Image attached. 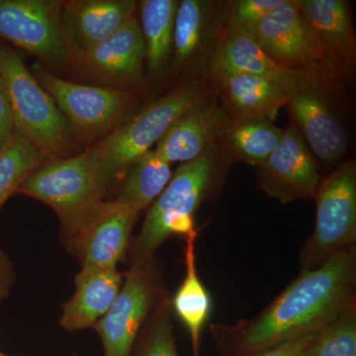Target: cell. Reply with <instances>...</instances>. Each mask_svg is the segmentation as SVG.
Instances as JSON below:
<instances>
[{"instance_id":"22","label":"cell","mask_w":356,"mask_h":356,"mask_svg":"<svg viewBox=\"0 0 356 356\" xmlns=\"http://www.w3.org/2000/svg\"><path fill=\"white\" fill-rule=\"evenodd\" d=\"M197 235L184 238L185 277L172 302V311L191 334L194 356L200 350L201 336L210 317L211 297L198 275L195 243Z\"/></svg>"},{"instance_id":"16","label":"cell","mask_w":356,"mask_h":356,"mask_svg":"<svg viewBox=\"0 0 356 356\" xmlns=\"http://www.w3.org/2000/svg\"><path fill=\"white\" fill-rule=\"evenodd\" d=\"M232 118L214 99H207L180 115L156 144L168 163H188L216 146Z\"/></svg>"},{"instance_id":"13","label":"cell","mask_w":356,"mask_h":356,"mask_svg":"<svg viewBox=\"0 0 356 356\" xmlns=\"http://www.w3.org/2000/svg\"><path fill=\"white\" fill-rule=\"evenodd\" d=\"M257 168V186L282 204L315 197L321 175L301 134L293 124L280 144Z\"/></svg>"},{"instance_id":"31","label":"cell","mask_w":356,"mask_h":356,"mask_svg":"<svg viewBox=\"0 0 356 356\" xmlns=\"http://www.w3.org/2000/svg\"><path fill=\"white\" fill-rule=\"evenodd\" d=\"M316 332L305 334V336L297 337V339H292V341H287V343L280 344V346H275V348H269V350L261 351V353L240 356H304Z\"/></svg>"},{"instance_id":"8","label":"cell","mask_w":356,"mask_h":356,"mask_svg":"<svg viewBox=\"0 0 356 356\" xmlns=\"http://www.w3.org/2000/svg\"><path fill=\"white\" fill-rule=\"evenodd\" d=\"M315 228L301 255L302 271L324 264L356 240V165L350 161L321 180L315 197Z\"/></svg>"},{"instance_id":"11","label":"cell","mask_w":356,"mask_h":356,"mask_svg":"<svg viewBox=\"0 0 356 356\" xmlns=\"http://www.w3.org/2000/svg\"><path fill=\"white\" fill-rule=\"evenodd\" d=\"M139 215L117 201H102L60 231V240L81 266L117 268L127 254Z\"/></svg>"},{"instance_id":"17","label":"cell","mask_w":356,"mask_h":356,"mask_svg":"<svg viewBox=\"0 0 356 356\" xmlns=\"http://www.w3.org/2000/svg\"><path fill=\"white\" fill-rule=\"evenodd\" d=\"M222 7L220 2L209 0L179 1L172 47L177 72L210 60L224 26L226 10Z\"/></svg>"},{"instance_id":"25","label":"cell","mask_w":356,"mask_h":356,"mask_svg":"<svg viewBox=\"0 0 356 356\" xmlns=\"http://www.w3.org/2000/svg\"><path fill=\"white\" fill-rule=\"evenodd\" d=\"M172 175L170 163L154 149L147 151L134 161L122 177L115 201L140 213L165 191Z\"/></svg>"},{"instance_id":"27","label":"cell","mask_w":356,"mask_h":356,"mask_svg":"<svg viewBox=\"0 0 356 356\" xmlns=\"http://www.w3.org/2000/svg\"><path fill=\"white\" fill-rule=\"evenodd\" d=\"M304 356H356V304L316 332Z\"/></svg>"},{"instance_id":"3","label":"cell","mask_w":356,"mask_h":356,"mask_svg":"<svg viewBox=\"0 0 356 356\" xmlns=\"http://www.w3.org/2000/svg\"><path fill=\"white\" fill-rule=\"evenodd\" d=\"M0 74L15 133L31 143L46 161L67 158L77 140L70 122L26 67L23 54L3 41H0Z\"/></svg>"},{"instance_id":"19","label":"cell","mask_w":356,"mask_h":356,"mask_svg":"<svg viewBox=\"0 0 356 356\" xmlns=\"http://www.w3.org/2000/svg\"><path fill=\"white\" fill-rule=\"evenodd\" d=\"M117 268L81 266L74 280V293L63 305L60 324L67 332L95 327L109 310L123 284Z\"/></svg>"},{"instance_id":"18","label":"cell","mask_w":356,"mask_h":356,"mask_svg":"<svg viewBox=\"0 0 356 356\" xmlns=\"http://www.w3.org/2000/svg\"><path fill=\"white\" fill-rule=\"evenodd\" d=\"M323 53L339 76L355 67L356 42L350 10L343 0H294Z\"/></svg>"},{"instance_id":"30","label":"cell","mask_w":356,"mask_h":356,"mask_svg":"<svg viewBox=\"0 0 356 356\" xmlns=\"http://www.w3.org/2000/svg\"><path fill=\"white\" fill-rule=\"evenodd\" d=\"M14 134H15V128H14L10 103L7 96L3 79L0 74V151L10 143Z\"/></svg>"},{"instance_id":"23","label":"cell","mask_w":356,"mask_h":356,"mask_svg":"<svg viewBox=\"0 0 356 356\" xmlns=\"http://www.w3.org/2000/svg\"><path fill=\"white\" fill-rule=\"evenodd\" d=\"M283 131L268 120L232 119L219 140L229 161L259 168L280 144Z\"/></svg>"},{"instance_id":"33","label":"cell","mask_w":356,"mask_h":356,"mask_svg":"<svg viewBox=\"0 0 356 356\" xmlns=\"http://www.w3.org/2000/svg\"><path fill=\"white\" fill-rule=\"evenodd\" d=\"M0 356H13V355H6V353H2V351L0 350Z\"/></svg>"},{"instance_id":"7","label":"cell","mask_w":356,"mask_h":356,"mask_svg":"<svg viewBox=\"0 0 356 356\" xmlns=\"http://www.w3.org/2000/svg\"><path fill=\"white\" fill-rule=\"evenodd\" d=\"M281 88L291 123L307 146L323 165H336L348 146L346 126L332 100L337 93L316 77L294 70H287Z\"/></svg>"},{"instance_id":"6","label":"cell","mask_w":356,"mask_h":356,"mask_svg":"<svg viewBox=\"0 0 356 356\" xmlns=\"http://www.w3.org/2000/svg\"><path fill=\"white\" fill-rule=\"evenodd\" d=\"M110 189L86 149L77 156L44 161L16 194L50 206L58 215L63 231L105 201Z\"/></svg>"},{"instance_id":"9","label":"cell","mask_w":356,"mask_h":356,"mask_svg":"<svg viewBox=\"0 0 356 356\" xmlns=\"http://www.w3.org/2000/svg\"><path fill=\"white\" fill-rule=\"evenodd\" d=\"M262 51L281 69L305 72L341 93V76L323 53L294 0H281L262 18L254 35Z\"/></svg>"},{"instance_id":"21","label":"cell","mask_w":356,"mask_h":356,"mask_svg":"<svg viewBox=\"0 0 356 356\" xmlns=\"http://www.w3.org/2000/svg\"><path fill=\"white\" fill-rule=\"evenodd\" d=\"M208 72L213 81L235 74H254L273 79L280 86L287 74L268 58L254 37L225 29L208 62Z\"/></svg>"},{"instance_id":"4","label":"cell","mask_w":356,"mask_h":356,"mask_svg":"<svg viewBox=\"0 0 356 356\" xmlns=\"http://www.w3.org/2000/svg\"><path fill=\"white\" fill-rule=\"evenodd\" d=\"M209 98L202 81L181 84L147 105L114 132L91 144L88 153L110 188L120 182L136 159L158 144L180 115Z\"/></svg>"},{"instance_id":"12","label":"cell","mask_w":356,"mask_h":356,"mask_svg":"<svg viewBox=\"0 0 356 356\" xmlns=\"http://www.w3.org/2000/svg\"><path fill=\"white\" fill-rule=\"evenodd\" d=\"M64 1L0 0V41L54 67L72 65L62 29Z\"/></svg>"},{"instance_id":"15","label":"cell","mask_w":356,"mask_h":356,"mask_svg":"<svg viewBox=\"0 0 356 356\" xmlns=\"http://www.w3.org/2000/svg\"><path fill=\"white\" fill-rule=\"evenodd\" d=\"M146 51L139 19L133 16L79 63L88 74L109 88L135 91L144 84Z\"/></svg>"},{"instance_id":"10","label":"cell","mask_w":356,"mask_h":356,"mask_svg":"<svg viewBox=\"0 0 356 356\" xmlns=\"http://www.w3.org/2000/svg\"><path fill=\"white\" fill-rule=\"evenodd\" d=\"M165 294L154 259L130 264L113 303L93 327L104 356H132L140 330Z\"/></svg>"},{"instance_id":"2","label":"cell","mask_w":356,"mask_h":356,"mask_svg":"<svg viewBox=\"0 0 356 356\" xmlns=\"http://www.w3.org/2000/svg\"><path fill=\"white\" fill-rule=\"evenodd\" d=\"M220 172L221 159L216 146L181 163L147 211L139 236L130 243L131 264L153 261L156 250L170 236L197 235L196 211L216 186Z\"/></svg>"},{"instance_id":"29","label":"cell","mask_w":356,"mask_h":356,"mask_svg":"<svg viewBox=\"0 0 356 356\" xmlns=\"http://www.w3.org/2000/svg\"><path fill=\"white\" fill-rule=\"evenodd\" d=\"M281 0H238L225 13L222 29L254 37L262 18Z\"/></svg>"},{"instance_id":"26","label":"cell","mask_w":356,"mask_h":356,"mask_svg":"<svg viewBox=\"0 0 356 356\" xmlns=\"http://www.w3.org/2000/svg\"><path fill=\"white\" fill-rule=\"evenodd\" d=\"M46 161L19 134L0 151V209L38 166Z\"/></svg>"},{"instance_id":"5","label":"cell","mask_w":356,"mask_h":356,"mask_svg":"<svg viewBox=\"0 0 356 356\" xmlns=\"http://www.w3.org/2000/svg\"><path fill=\"white\" fill-rule=\"evenodd\" d=\"M30 70L55 100L77 140L95 143L106 137L132 118L139 102L135 91L72 83L56 76L41 64Z\"/></svg>"},{"instance_id":"32","label":"cell","mask_w":356,"mask_h":356,"mask_svg":"<svg viewBox=\"0 0 356 356\" xmlns=\"http://www.w3.org/2000/svg\"><path fill=\"white\" fill-rule=\"evenodd\" d=\"M15 280L16 273L13 261L3 250H0V304L8 298Z\"/></svg>"},{"instance_id":"1","label":"cell","mask_w":356,"mask_h":356,"mask_svg":"<svg viewBox=\"0 0 356 356\" xmlns=\"http://www.w3.org/2000/svg\"><path fill=\"white\" fill-rule=\"evenodd\" d=\"M355 248L322 266L302 271L273 303L254 318L212 325L220 355H252L320 331L355 303Z\"/></svg>"},{"instance_id":"14","label":"cell","mask_w":356,"mask_h":356,"mask_svg":"<svg viewBox=\"0 0 356 356\" xmlns=\"http://www.w3.org/2000/svg\"><path fill=\"white\" fill-rule=\"evenodd\" d=\"M135 0H67L62 29L72 64H79L95 47L136 15Z\"/></svg>"},{"instance_id":"24","label":"cell","mask_w":356,"mask_h":356,"mask_svg":"<svg viewBox=\"0 0 356 356\" xmlns=\"http://www.w3.org/2000/svg\"><path fill=\"white\" fill-rule=\"evenodd\" d=\"M178 4L177 0H144L138 4L147 72L153 79L163 74L172 53Z\"/></svg>"},{"instance_id":"28","label":"cell","mask_w":356,"mask_h":356,"mask_svg":"<svg viewBox=\"0 0 356 356\" xmlns=\"http://www.w3.org/2000/svg\"><path fill=\"white\" fill-rule=\"evenodd\" d=\"M143 330L142 339L132 356H179L173 334L172 302L168 293Z\"/></svg>"},{"instance_id":"20","label":"cell","mask_w":356,"mask_h":356,"mask_svg":"<svg viewBox=\"0 0 356 356\" xmlns=\"http://www.w3.org/2000/svg\"><path fill=\"white\" fill-rule=\"evenodd\" d=\"M222 108L233 119H261L273 122L286 105L280 83L254 74H235L214 81Z\"/></svg>"}]
</instances>
